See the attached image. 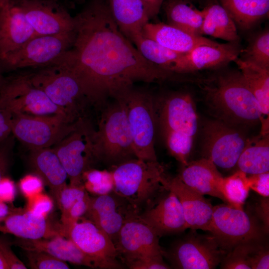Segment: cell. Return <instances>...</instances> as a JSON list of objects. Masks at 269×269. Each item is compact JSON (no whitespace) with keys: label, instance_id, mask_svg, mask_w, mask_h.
<instances>
[{"label":"cell","instance_id":"e575fe53","mask_svg":"<svg viewBox=\"0 0 269 269\" xmlns=\"http://www.w3.org/2000/svg\"><path fill=\"white\" fill-rule=\"evenodd\" d=\"M132 43L146 60L173 73L184 54L171 50L142 34L136 36Z\"/></svg>","mask_w":269,"mask_h":269},{"label":"cell","instance_id":"7a4b0ae2","mask_svg":"<svg viewBox=\"0 0 269 269\" xmlns=\"http://www.w3.org/2000/svg\"><path fill=\"white\" fill-rule=\"evenodd\" d=\"M200 86L217 119L233 126H251L263 118L255 97L240 71L203 80Z\"/></svg>","mask_w":269,"mask_h":269},{"label":"cell","instance_id":"603a6c76","mask_svg":"<svg viewBox=\"0 0 269 269\" xmlns=\"http://www.w3.org/2000/svg\"><path fill=\"white\" fill-rule=\"evenodd\" d=\"M167 189L174 193L180 202L187 229L209 231L214 206L204 195L185 184L178 176L169 178Z\"/></svg>","mask_w":269,"mask_h":269},{"label":"cell","instance_id":"4dcf8cb0","mask_svg":"<svg viewBox=\"0 0 269 269\" xmlns=\"http://www.w3.org/2000/svg\"><path fill=\"white\" fill-rule=\"evenodd\" d=\"M188 2L167 0L164 8L167 23L188 33L202 36L204 10L194 7Z\"/></svg>","mask_w":269,"mask_h":269},{"label":"cell","instance_id":"277c9868","mask_svg":"<svg viewBox=\"0 0 269 269\" xmlns=\"http://www.w3.org/2000/svg\"><path fill=\"white\" fill-rule=\"evenodd\" d=\"M24 70L31 83L64 110L72 122L84 119L87 107L93 104L75 75L55 63Z\"/></svg>","mask_w":269,"mask_h":269},{"label":"cell","instance_id":"1f68e13d","mask_svg":"<svg viewBox=\"0 0 269 269\" xmlns=\"http://www.w3.org/2000/svg\"><path fill=\"white\" fill-rule=\"evenodd\" d=\"M235 62L248 86L258 101L263 118L269 114V69L243 60Z\"/></svg>","mask_w":269,"mask_h":269},{"label":"cell","instance_id":"ffe728a7","mask_svg":"<svg viewBox=\"0 0 269 269\" xmlns=\"http://www.w3.org/2000/svg\"><path fill=\"white\" fill-rule=\"evenodd\" d=\"M168 191L156 202L147 204L145 210L138 214V218L159 237L187 229L180 202L174 193L169 190Z\"/></svg>","mask_w":269,"mask_h":269},{"label":"cell","instance_id":"8fae6325","mask_svg":"<svg viewBox=\"0 0 269 269\" xmlns=\"http://www.w3.org/2000/svg\"><path fill=\"white\" fill-rule=\"evenodd\" d=\"M81 120L71 123L59 115L16 114L12 115L11 134L29 150L51 147L74 131Z\"/></svg>","mask_w":269,"mask_h":269},{"label":"cell","instance_id":"e0dca14e","mask_svg":"<svg viewBox=\"0 0 269 269\" xmlns=\"http://www.w3.org/2000/svg\"><path fill=\"white\" fill-rule=\"evenodd\" d=\"M159 237L138 215L128 220L115 243L118 256L128 263L140 258L164 256Z\"/></svg>","mask_w":269,"mask_h":269},{"label":"cell","instance_id":"3957f363","mask_svg":"<svg viewBox=\"0 0 269 269\" xmlns=\"http://www.w3.org/2000/svg\"><path fill=\"white\" fill-rule=\"evenodd\" d=\"M114 192L138 212L140 206L153 201L159 191L168 190L169 178L158 161L134 158L116 166L112 171Z\"/></svg>","mask_w":269,"mask_h":269},{"label":"cell","instance_id":"f1b7e54d","mask_svg":"<svg viewBox=\"0 0 269 269\" xmlns=\"http://www.w3.org/2000/svg\"><path fill=\"white\" fill-rule=\"evenodd\" d=\"M90 198L83 184H70L63 189L57 205L61 212L60 223L65 230L85 215Z\"/></svg>","mask_w":269,"mask_h":269},{"label":"cell","instance_id":"8d00e7d4","mask_svg":"<svg viewBox=\"0 0 269 269\" xmlns=\"http://www.w3.org/2000/svg\"><path fill=\"white\" fill-rule=\"evenodd\" d=\"M240 58L269 69V30L266 29L252 37Z\"/></svg>","mask_w":269,"mask_h":269},{"label":"cell","instance_id":"6da1fadb","mask_svg":"<svg viewBox=\"0 0 269 269\" xmlns=\"http://www.w3.org/2000/svg\"><path fill=\"white\" fill-rule=\"evenodd\" d=\"M74 18L73 43L53 63L78 78L93 106L103 107L137 82H157L173 74L141 55L102 0H91Z\"/></svg>","mask_w":269,"mask_h":269},{"label":"cell","instance_id":"db71d44e","mask_svg":"<svg viewBox=\"0 0 269 269\" xmlns=\"http://www.w3.org/2000/svg\"><path fill=\"white\" fill-rule=\"evenodd\" d=\"M4 78V76L1 72H0V87L2 85L3 80Z\"/></svg>","mask_w":269,"mask_h":269},{"label":"cell","instance_id":"11a10c76","mask_svg":"<svg viewBox=\"0 0 269 269\" xmlns=\"http://www.w3.org/2000/svg\"><path fill=\"white\" fill-rule=\"evenodd\" d=\"M9 0H0V7H1L3 5L7 2Z\"/></svg>","mask_w":269,"mask_h":269},{"label":"cell","instance_id":"f35d334b","mask_svg":"<svg viewBox=\"0 0 269 269\" xmlns=\"http://www.w3.org/2000/svg\"><path fill=\"white\" fill-rule=\"evenodd\" d=\"M256 243L258 242L246 243L235 246L222 260L220 268L251 269L249 262L250 255Z\"/></svg>","mask_w":269,"mask_h":269},{"label":"cell","instance_id":"52a82bcc","mask_svg":"<svg viewBox=\"0 0 269 269\" xmlns=\"http://www.w3.org/2000/svg\"><path fill=\"white\" fill-rule=\"evenodd\" d=\"M155 109L166 144L181 146L191 150L198 130V116L192 96L175 93L165 97Z\"/></svg>","mask_w":269,"mask_h":269},{"label":"cell","instance_id":"c3c4849f","mask_svg":"<svg viewBox=\"0 0 269 269\" xmlns=\"http://www.w3.org/2000/svg\"><path fill=\"white\" fill-rule=\"evenodd\" d=\"M16 189L13 181L7 176L0 179V200L9 204L16 196Z\"/></svg>","mask_w":269,"mask_h":269},{"label":"cell","instance_id":"cb8c5ba5","mask_svg":"<svg viewBox=\"0 0 269 269\" xmlns=\"http://www.w3.org/2000/svg\"><path fill=\"white\" fill-rule=\"evenodd\" d=\"M178 176L185 184L196 192L218 198L226 203L220 190L223 176L210 159L202 157L189 161L183 166Z\"/></svg>","mask_w":269,"mask_h":269},{"label":"cell","instance_id":"7bdbcfd3","mask_svg":"<svg viewBox=\"0 0 269 269\" xmlns=\"http://www.w3.org/2000/svg\"><path fill=\"white\" fill-rule=\"evenodd\" d=\"M251 269H269V251L267 247L256 243L252 249L249 258Z\"/></svg>","mask_w":269,"mask_h":269},{"label":"cell","instance_id":"ab89813d","mask_svg":"<svg viewBox=\"0 0 269 269\" xmlns=\"http://www.w3.org/2000/svg\"><path fill=\"white\" fill-rule=\"evenodd\" d=\"M28 266L32 269H68L66 262L46 253L37 251H24Z\"/></svg>","mask_w":269,"mask_h":269},{"label":"cell","instance_id":"ac0fdd59","mask_svg":"<svg viewBox=\"0 0 269 269\" xmlns=\"http://www.w3.org/2000/svg\"><path fill=\"white\" fill-rule=\"evenodd\" d=\"M137 215L138 212L129 202L113 191L91 197L85 215L108 234L115 244L125 223Z\"/></svg>","mask_w":269,"mask_h":269},{"label":"cell","instance_id":"9c48e42d","mask_svg":"<svg viewBox=\"0 0 269 269\" xmlns=\"http://www.w3.org/2000/svg\"><path fill=\"white\" fill-rule=\"evenodd\" d=\"M74 32L36 35L0 61V72L12 73L52 64L71 46Z\"/></svg>","mask_w":269,"mask_h":269},{"label":"cell","instance_id":"bcb514c9","mask_svg":"<svg viewBox=\"0 0 269 269\" xmlns=\"http://www.w3.org/2000/svg\"><path fill=\"white\" fill-rule=\"evenodd\" d=\"M248 183L250 189H252L263 197L269 196V172L247 175Z\"/></svg>","mask_w":269,"mask_h":269},{"label":"cell","instance_id":"44dd1931","mask_svg":"<svg viewBox=\"0 0 269 269\" xmlns=\"http://www.w3.org/2000/svg\"><path fill=\"white\" fill-rule=\"evenodd\" d=\"M0 232L27 240L64 237L60 223H53L47 217L35 215L26 208L15 207L0 223Z\"/></svg>","mask_w":269,"mask_h":269},{"label":"cell","instance_id":"83f0119b","mask_svg":"<svg viewBox=\"0 0 269 269\" xmlns=\"http://www.w3.org/2000/svg\"><path fill=\"white\" fill-rule=\"evenodd\" d=\"M108 5L119 29L131 42L142 34L149 18L141 0H109Z\"/></svg>","mask_w":269,"mask_h":269},{"label":"cell","instance_id":"d590c367","mask_svg":"<svg viewBox=\"0 0 269 269\" xmlns=\"http://www.w3.org/2000/svg\"><path fill=\"white\" fill-rule=\"evenodd\" d=\"M250 189L247 175L239 170L228 177H223L220 185V190L226 203L240 210H244L243 205Z\"/></svg>","mask_w":269,"mask_h":269},{"label":"cell","instance_id":"5b68a950","mask_svg":"<svg viewBox=\"0 0 269 269\" xmlns=\"http://www.w3.org/2000/svg\"><path fill=\"white\" fill-rule=\"evenodd\" d=\"M95 143L100 161L115 166L136 158L125 105L122 100L106 106L103 111Z\"/></svg>","mask_w":269,"mask_h":269},{"label":"cell","instance_id":"681fc988","mask_svg":"<svg viewBox=\"0 0 269 269\" xmlns=\"http://www.w3.org/2000/svg\"><path fill=\"white\" fill-rule=\"evenodd\" d=\"M256 207V212L263 225V231L267 234L269 229V197H263Z\"/></svg>","mask_w":269,"mask_h":269},{"label":"cell","instance_id":"d4e9b609","mask_svg":"<svg viewBox=\"0 0 269 269\" xmlns=\"http://www.w3.org/2000/svg\"><path fill=\"white\" fill-rule=\"evenodd\" d=\"M30 165L50 189L57 205L60 193L67 185V173L52 147L30 150Z\"/></svg>","mask_w":269,"mask_h":269},{"label":"cell","instance_id":"4fadbf2b","mask_svg":"<svg viewBox=\"0 0 269 269\" xmlns=\"http://www.w3.org/2000/svg\"><path fill=\"white\" fill-rule=\"evenodd\" d=\"M209 232L225 251L241 244L260 242L262 237L260 227L244 210L227 203L213 207Z\"/></svg>","mask_w":269,"mask_h":269},{"label":"cell","instance_id":"7c38bea8","mask_svg":"<svg viewBox=\"0 0 269 269\" xmlns=\"http://www.w3.org/2000/svg\"><path fill=\"white\" fill-rule=\"evenodd\" d=\"M249 139L238 127L217 119L208 121L202 129L203 157L217 167L230 169L236 166Z\"/></svg>","mask_w":269,"mask_h":269},{"label":"cell","instance_id":"f5cc1de1","mask_svg":"<svg viewBox=\"0 0 269 269\" xmlns=\"http://www.w3.org/2000/svg\"><path fill=\"white\" fill-rule=\"evenodd\" d=\"M0 269H9V267L3 257L0 253Z\"/></svg>","mask_w":269,"mask_h":269},{"label":"cell","instance_id":"d6986e66","mask_svg":"<svg viewBox=\"0 0 269 269\" xmlns=\"http://www.w3.org/2000/svg\"><path fill=\"white\" fill-rule=\"evenodd\" d=\"M242 49L239 41L199 45L182 55L173 72L187 73L223 67L238 58Z\"/></svg>","mask_w":269,"mask_h":269},{"label":"cell","instance_id":"b9f144b4","mask_svg":"<svg viewBox=\"0 0 269 269\" xmlns=\"http://www.w3.org/2000/svg\"><path fill=\"white\" fill-rule=\"evenodd\" d=\"M18 186L22 195L27 200L42 192L44 182L36 174H28L20 179Z\"/></svg>","mask_w":269,"mask_h":269},{"label":"cell","instance_id":"5bb4252c","mask_svg":"<svg viewBox=\"0 0 269 269\" xmlns=\"http://www.w3.org/2000/svg\"><path fill=\"white\" fill-rule=\"evenodd\" d=\"M65 237L90 260L95 268H123L118 260L119 256L113 241L91 220L82 217L68 229Z\"/></svg>","mask_w":269,"mask_h":269},{"label":"cell","instance_id":"f546056e","mask_svg":"<svg viewBox=\"0 0 269 269\" xmlns=\"http://www.w3.org/2000/svg\"><path fill=\"white\" fill-rule=\"evenodd\" d=\"M236 26L243 30L252 28L269 14V0H219Z\"/></svg>","mask_w":269,"mask_h":269},{"label":"cell","instance_id":"484cf974","mask_svg":"<svg viewBox=\"0 0 269 269\" xmlns=\"http://www.w3.org/2000/svg\"><path fill=\"white\" fill-rule=\"evenodd\" d=\"M11 243L24 251H41L64 262L95 268L90 260L76 245L71 240L63 236H57L36 240L17 238Z\"/></svg>","mask_w":269,"mask_h":269},{"label":"cell","instance_id":"680465c9","mask_svg":"<svg viewBox=\"0 0 269 269\" xmlns=\"http://www.w3.org/2000/svg\"></svg>","mask_w":269,"mask_h":269},{"label":"cell","instance_id":"9a60e30c","mask_svg":"<svg viewBox=\"0 0 269 269\" xmlns=\"http://www.w3.org/2000/svg\"><path fill=\"white\" fill-rule=\"evenodd\" d=\"M223 250L213 235L190 232L177 242L168 256L173 266L180 269H213L225 257Z\"/></svg>","mask_w":269,"mask_h":269},{"label":"cell","instance_id":"816d5d0a","mask_svg":"<svg viewBox=\"0 0 269 269\" xmlns=\"http://www.w3.org/2000/svg\"><path fill=\"white\" fill-rule=\"evenodd\" d=\"M145 6L149 19L158 13L165 0H141Z\"/></svg>","mask_w":269,"mask_h":269},{"label":"cell","instance_id":"74e56055","mask_svg":"<svg viewBox=\"0 0 269 269\" xmlns=\"http://www.w3.org/2000/svg\"><path fill=\"white\" fill-rule=\"evenodd\" d=\"M82 182L87 192L96 196L109 194L114 190L112 171L89 169L83 173Z\"/></svg>","mask_w":269,"mask_h":269},{"label":"cell","instance_id":"ba28073f","mask_svg":"<svg viewBox=\"0 0 269 269\" xmlns=\"http://www.w3.org/2000/svg\"><path fill=\"white\" fill-rule=\"evenodd\" d=\"M5 77L0 87V109L11 115L62 116L72 122L65 112L55 105L29 80L25 70Z\"/></svg>","mask_w":269,"mask_h":269},{"label":"cell","instance_id":"f907efd6","mask_svg":"<svg viewBox=\"0 0 269 269\" xmlns=\"http://www.w3.org/2000/svg\"><path fill=\"white\" fill-rule=\"evenodd\" d=\"M11 114L0 109V142L11 134Z\"/></svg>","mask_w":269,"mask_h":269},{"label":"cell","instance_id":"4316f807","mask_svg":"<svg viewBox=\"0 0 269 269\" xmlns=\"http://www.w3.org/2000/svg\"><path fill=\"white\" fill-rule=\"evenodd\" d=\"M142 35L171 50L181 53H188L199 45L216 42L162 22L149 21L143 27Z\"/></svg>","mask_w":269,"mask_h":269},{"label":"cell","instance_id":"60d3db41","mask_svg":"<svg viewBox=\"0 0 269 269\" xmlns=\"http://www.w3.org/2000/svg\"><path fill=\"white\" fill-rule=\"evenodd\" d=\"M53 201L48 195L42 192L27 199L25 207L35 215L47 217L53 208Z\"/></svg>","mask_w":269,"mask_h":269},{"label":"cell","instance_id":"9f6ffc18","mask_svg":"<svg viewBox=\"0 0 269 269\" xmlns=\"http://www.w3.org/2000/svg\"><path fill=\"white\" fill-rule=\"evenodd\" d=\"M71 0V1H73L74 2H82V1H84V0Z\"/></svg>","mask_w":269,"mask_h":269},{"label":"cell","instance_id":"7402d4cb","mask_svg":"<svg viewBox=\"0 0 269 269\" xmlns=\"http://www.w3.org/2000/svg\"><path fill=\"white\" fill-rule=\"evenodd\" d=\"M36 35L15 0L0 7V61Z\"/></svg>","mask_w":269,"mask_h":269},{"label":"cell","instance_id":"ee69618b","mask_svg":"<svg viewBox=\"0 0 269 269\" xmlns=\"http://www.w3.org/2000/svg\"><path fill=\"white\" fill-rule=\"evenodd\" d=\"M14 137L11 134L0 142V179L6 176L11 162Z\"/></svg>","mask_w":269,"mask_h":269},{"label":"cell","instance_id":"836d02e7","mask_svg":"<svg viewBox=\"0 0 269 269\" xmlns=\"http://www.w3.org/2000/svg\"><path fill=\"white\" fill-rule=\"evenodd\" d=\"M203 10L202 35H207L228 42L239 41L234 21L221 4H212Z\"/></svg>","mask_w":269,"mask_h":269},{"label":"cell","instance_id":"2e32d148","mask_svg":"<svg viewBox=\"0 0 269 269\" xmlns=\"http://www.w3.org/2000/svg\"><path fill=\"white\" fill-rule=\"evenodd\" d=\"M37 35L74 31L75 20L58 0H15Z\"/></svg>","mask_w":269,"mask_h":269},{"label":"cell","instance_id":"6f0895ef","mask_svg":"<svg viewBox=\"0 0 269 269\" xmlns=\"http://www.w3.org/2000/svg\"><path fill=\"white\" fill-rule=\"evenodd\" d=\"M182 0V1H189L190 0Z\"/></svg>","mask_w":269,"mask_h":269},{"label":"cell","instance_id":"8992f818","mask_svg":"<svg viewBox=\"0 0 269 269\" xmlns=\"http://www.w3.org/2000/svg\"><path fill=\"white\" fill-rule=\"evenodd\" d=\"M117 98L122 100L125 105L136 158L157 161L154 148L156 123L154 99L146 91L134 87Z\"/></svg>","mask_w":269,"mask_h":269},{"label":"cell","instance_id":"f6af8a7d","mask_svg":"<svg viewBox=\"0 0 269 269\" xmlns=\"http://www.w3.org/2000/svg\"><path fill=\"white\" fill-rule=\"evenodd\" d=\"M126 265L131 269H168L171 268L164 262L162 256L140 258L130 262Z\"/></svg>","mask_w":269,"mask_h":269},{"label":"cell","instance_id":"30bf717a","mask_svg":"<svg viewBox=\"0 0 269 269\" xmlns=\"http://www.w3.org/2000/svg\"><path fill=\"white\" fill-rule=\"evenodd\" d=\"M95 132L84 120L52 147L65 169L70 184H83L82 175L100 161L95 143Z\"/></svg>","mask_w":269,"mask_h":269},{"label":"cell","instance_id":"d6a6232c","mask_svg":"<svg viewBox=\"0 0 269 269\" xmlns=\"http://www.w3.org/2000/svg\"><path fill=\"white\" fill-rule=\"evenodd\" d=\"M269 135L249 139L241 153L236 166L247 175L269 171Z\"/></svg>","mask_w":269,"mask_h":269},{"label":"cell","instance_id":"7dc6e473","mask_svg":"<svg viewBox=\"0 0 269 269\" xmlns=\"http://www.w3.org/2000/svg\"><path fill=\"white\" fill-rule=\"evenodd\" d=\"M12 243L0 236V253L6 260L10 269H25L27 268L16 256L11 249Z\"/></svg>","mask_w":269,"mask_h":269}]
</instances>
